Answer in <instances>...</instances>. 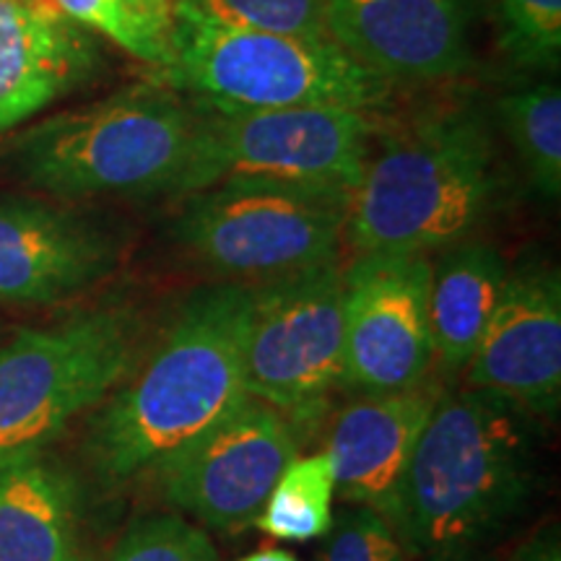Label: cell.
Returning a JSON list of instances; mask_svg holds the SVG:
<instances>
[{
	"instance_id": "obj_9",
	"label": "cell",
	"mask_w": 561,
	"mask_h": 561,
	"mask_svg": "<svg viewBox=\"0 0 561 561\" xmlns=\"http://www.w3.org/2000/svg\"><path fill=\"white\" fill-rule=\"evenodd\" d=\"M341 385V263L257 280L244 348V392L280 413L307 419Z\"/></svg>"
},
{
	"instance_id": "obj_5",
	"label": "cell",
	"mask_w": 561,
	"mask_h": 561,
	"mask_svg": "<svg viewBox=\"0 0 561 561\" xmlns=\"http://www.w3.org/2000/svg\"><path fill=\"white\" fill-rule=\"evenodd\" d=\"M153 81L216 110L388 107L396 87L331 39L234 30L178 5Z\"/></svg>"
},
{
	"instance_id": "obj_7",
	"label": "cell",
	"mask_w": 561,
	"mask_h": 561,
	"mask_svg": "<svg viewBox=\"0 0 561 561\" xmlns=\"http://www.w3.org/2000/svg\"><path fill=\"white\" fill-rule=\"evenodd\" d=\"M380 130V115L371 110L242 112L203 104V123L178 198L221 182L351 195Z\"/></svg>"
},
{
	"instance_id": "obj_23",
	"label": "cell",
	"mask_w": 561,
	"mask_h": 561,
	"mask_svg": "<svg viewBox=\"0 0 561 561\" xmlns=\"http://www.w3.org/2000/svg\"><path fill=\"white\" fill-rule=\"evenodd\" d=\"M208 533L182 515L140 517L125 530L107 561H216Z\"/></svg>"
},
{
	"instance_id": "obj_10",
	"label": "cell",
	"mask_w": 561,
	"mask_h": 561,
	"mask_svg": "<svg viewBox=\"0 0 561 561\" xmlns=\"http://www.w3.org/2000/svg\"><path fill=\"white\" fill-rule=\"evenodd\" d=\"M297 450L291 421L248 396L153 476L174 510L214 530H244Z\"/></svg>"
},
{
	"instance_id": "obj_12",
	"label": "cell",
	"mask_w": 561,
	"mask_h": 561,
	"mask_svg": "<svg viewBox=\"0 0 561 561\" xmlns=\"http://www.w3.org/2000/svg\"><path fill=\"white\" fill-rule=\"evenodd\" d=\"M486 0H322L328 39L388 83L453 81L473 68Z\"/></svg>"
},
{
	"instance_id": "obj_15",
	"label": "cell",
	"mask_w": 561,
	"mask_h": 561,
	"mask_svg": "<svg viewBox=\"0 0 561 561\" xmlns=\"http://www.w3.org/2000/svg\"><path fill=\"white\" fill-rule=\"evenodd\" d=\"M100 68L91 32L53 0H0V136L87 87Z\"/></svg>"
},
{
	"instance_id": "obj_14",
	"label": "cell",
	"mask_w": 561,
	"mask_h": 561,
	"mask_svg": "<svg viewBox=\"0 0 561 561\" xmlns=\"http://www.w3.org/2000/svg\"><path fill=\"white\" fill-rule=\"evenodd\" d=\"M121 240L104 224L37 198H0V305H55L115 271Z\"/></svg>"
},
{
	"instance_id": "obj_1",
	"label": "cell",
	"mask_w": 561,
	"mask_h": 561,
	"mask_svg": "<svg viewBox=\"0 0 561 561\" xmlns=\"http://www.w3.org/2000/svg\"><path fill=\"white\" fill-rule=\"evenodd\" d=\"M255 284L219 280L180 305L136 375L91 421L87 453L107 486L153 476L244 392Z\"/></svg>"
},
{
	"instance_id": "obj_27",
	"label": "cell",
	"mask_w": 561,
	"mask_h": 561,
	"mask_svg": "<svg viewBox=\"0 0 561 561\" xmlns=\"http://www.w3.org/2000/svg\"><path fill=\"white\" fill-rule=\"evenodd\" d=\"M510 561H561L559 525H543L541 530L533 533Z\"/></svg>"
},
{
	"instance_id": "obj_19",
	"label": "cell",
	"mask_w": 561,
	"mask_h": 561,
	"mask_svg": "<svg viewBox=\"0 0 561 561\" xmlns=\"http://www.w3.org/2000/svg\"><path fill=\"white\" fill-rule=\"evenodd\" d=\"M512 149L533 191L546 201L561 193V89L557 81L512 91L496 102Z\"/></svg>"
},
{
	"instance_id": "obj_6",
	"label": "cell",
	"mask_w": 561,
	"mask_h": 561,
	"mask_svg": "<svg viewBox=\"0 0 561 561\" xmlns=\"http://www.w3.org/2000/svg\"><path fill=\"white\" fill-rule=\"evenodd\" d=\"M140 320L96 307L21 331L0 348V468L39 458L81 413L115 390L136 362Z\"/></svg>"
},
{
	"instance_id": "obj_2",
	"label": "cell",
	"mask_w": 561,
	"mask_h": 561,
	"mask_svg": "<svg viewBox=\"0 0 561 561\" xmlns=\"http://www.w3.org/2000/svg\"><path fill=\"white\" fill-rule=\"evenodd\" d=\"M533 413L486 390L439 396L413 453L390 525L424 561H468L528 502Z\"/></svg>"
},
{
	"instance_id": "obj_16",
	"label": "cell",
	"mask_w": 561,
	"mask_h": 561,
	"mask_svg": "<svg viewBox=\"0 0 561 561\" xmlns=\"http://www.w3.org/2000/svg\"><path fill=\"white\" fill-rule=\"evenodd\" d=\"M437 398L421 388L367 392L335 416L325 455L343 500L392 520L403 479Z\"/></svg>"
},
{
	"instance_id": "obj_26",
	"label": "cell",
	"mask_w": 561,
	"mask_h": 561,
	"mask_svg": "<svg viewBox=\"0 0 561 561\" xmlns=\"http://www.w3.org/2000/svg\"><path fill=\"white\" fill-rule=\"evenodd\" d=\"M136 16L144 21L159 39L170 42V32L178 16V5L182 0H123Z\"/></svg>"
},
{
	"instance_id": "obj_22",
	"label": "cell",
	"mask_w": 561,
	"mask_h": 561,
	"mask_svg": "<svg viewBox=\"0 0 561 561\" xmlns=\"http://www.w3.org/2000/svg\"><path fill=\"white\" fill-rule=\"evenodd\" d=\"M180 5L234 30L328 39L322 0H182Z\"/></svg>"
},
{
	"instance_id": "obj_17",
	"label": "cell",
	"mask_w": 561,
	"mask_h": 561,
	"mask_svg": "<svg viewBox=\"0 0 561 561\" xmlns=\"http://www.w3.org/2000/svg\"><path fill=\"white\" fill-rule=\"evenodd\" d=\"M494 244L460 240L439 252L430 278V331L442 369H466L507 280Z\"/></svg>"
},
{
	"instance_id": "obj_3",
	"label": "cell",
	"mask_w": 561,
	"mask_h": 561,
	"mask_svg": "<svg viewBox=\"0 0 561 561\" xmlns=\"http://www.w3.org/2000/svg\"><path fill=\"white\" fill-rule=\"evenodd\" d=\"M494 136L476 104H442L377 133L348 198L356 252L445 250L466 240L496 195Z\"/></svg>"
},
{
	"instance_id": "obj_13",
	"label": "cell",
	"mask_w": 561,
	"mask_h": 561,
	"mask_svg": "<svg viewBox=\"0 0 561 561\" xmlns=\"http://www.w3.org/2000/svg\"><path fill=\"white\" fill-rule=\"evenodd\" d=\"M468 385L494 392L528 413L557 416L561 403V280L559 271L523 265L510 271L479 346Z\"/></svg>"
},
{
	"instance_id": "obj_20",
	"label": "cell",
	"mask_w": 561,
	"mask_h": 561,
	"mask_svg": "<svg viewBox=\"0 0 561 561\" xmlns=\"http://www.w3.org/2000/svg\"><path fill=\"white\" fill-rule=\"evenodd\" d=\"M333 500L335 481L328 455H297L273 483L255 525L276 541H314L333 528Z\"/></svg>"
},
{
	"instance_id": "obj_25",
	"label": "cell",
	"mask_w": 561,
	"mask_h": 561,
	"mask_svg": "<svg viewBox=\"0 0 561 561\" xmlns=\"http://www.w3.org/2000/svg\"><path fill=\"white\" fill-rule=\"evenodd\" d=\"M331 530L322 561H405V543L398 530L367 507L351 504L333 517Z\"/></svg>"
},
{
	"instance_id": "obj_28",
	"label": "cell",
	"mask_w": 561,
	"mask_h": 561,
	"mask_svg": "<svg viewBox=\"0 0 561 561\" xmlns=\"http://www.w3.org/2000/svg\"><path fill=\"white\" fill-rule=\"evenodd\" d=\"M237 561H297V557L284 549H263V551H255V553H250V557H242Z\"/></svg>"
},
{
	"instance_id": "obj_8",
	"label": "cell",
	"mask_w": 561,
	"mask_h": 561,
	"mask_svg": "<svg viewBox=\"0 0 561 561\" xmlns=\"http://www.w3.org/2000/svg\"><path fill=\"white\" fill-rule=\"evenodd\" d=\"M348 198L221 182L182 198L172 237L193 263L219 280L257 284L339 261Z\"/></svg>"
},
{
	"instance_id": "obj_21",
	"label": "cell",
	"mask_w": 561,
	"mask_h": 561,
	"mask_svg": "<svg viewBox=\"0 0 561 561\" xmlns=\"http://www.w3.org/2000/svg\"><path fill=\"white\" fill-rule=\"evenodd\" d=\"M496 45L512 68L551 73L561 58V0H496Z\"/></svg>"
},
{
	"instance_id": "obj_24",
	"label": "cell",
	"mask_w": 561,
	"mask_h": 561,
	"mask_svg": "<svg viewBox=\"0 0 561 561\" xmlns=\"http://www.w3.org/2000/svg\"><path fill=\"white\" fill-rule=\"evenodd\" d=\"M55 9L87 32L102 34L121 50L159 70L167 62V42L133 13L123 0H53Z\"/></svg>"
},
{
	"instance_id": "obj_18",
	"label": "cell",
	"mask_w": 561,
	"mask_h": 561,
	"mask_svg": "<svg viewBox=\"0 0 561 561\" xmlns=\"http://www.w3.org/2000/svg\"><path fill=\"white\" fill-rule=\"evenodd\" d=\"M0 561H87L76 491L50 462L0 468Z\"/></svg>"
},
{
	"instance_id": "obj_4",
	"label": "cell",
	"mask_w": 561,
	"mask_h": 561,
	"mask_svg": "<svg viewBox=\"0 0 561 561\" xmlns=\"http://www.w3.org/2000/svg\"><path fill=\"white\" fill-rule=\"evenodd\" d=\"M201 123L198 100L159 81L136 83L19 130L0 164L60 201L178 198Z\"/></svg>"
},
{
	"instance_id": "obj_11",
	"label": "cell",
	"mask_w": 561,
	"mask_h": 561,
	"mask_svg": "<svg viewBox=\"0 0 561 561\" xmlns=\"http://www.w3.org/2000/svg\"><path fill=\"white\" fill-rule=\"evenodd\" d=\"M430 255L362 252L343 268V385L364 392L421 388L434 351Z\"/></svg>"
}]
</instances>
